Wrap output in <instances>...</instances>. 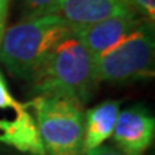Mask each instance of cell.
Wrapping results in <instances>:
<instances>
[{"label": "cell", "mask_w": 155, "mask_h": 155, "mask_svg": "<svg viewBox=\"0 0 155 155\" xmlns=\"http://www.w3.org/2000/svg\"><path fill=\"white\" fill-rule=\"evenodd\" d=\"M9 7H10V0H0V40L6 30V20L9 15Z\"/></svg>", "instance_id": "cell-14"}, {"label": "cell", "mask_w": 155, "mask_h": 155, "mask_svg": "<svg viewBox=\"0 0 155 155\" xmlns=\"http://www.w3.org/2000/svg\"><path fill=\"white\" fill-rule=\"evenodd\" d=\"M154 23L142 20L129 35L95 59L99 82L127 83L154 76Z\"/></svg>", "instance_id": "cell-4"}, {"label": "cell", "mask_w": 155, "mask_h": 155, "mask_svg": "<svg viewBox=\"0 0 155 155\" xmlns=\"http://www.w3.org/2000/svg\"><path fill=\"white\" fill-rule=\"evenodd\" d=\"M36 96L71 99L82 105L98 86L95 59L71 32L45 56L30 78Z\"/></svg>", "instance_id": "cell-1"}, {"label": "cell", "mask_w": 155, "mask_h": 155, "mask_svg": "<svg viewBox=\"0 0 155 155\" xmlns=\"http://www.w3.org/2000/svg\"><path fill=\"white\" fill-rule=\"evenodd\" d=\"M155 121L148 109L132 106L119 111L112 132L118 150L128 155H142L154 141Z\"/></svg>", "instance_id": "cell-5"}, {"label": "cell", "mask_w": 155, "mask_h": 155, "mask_svg": "<svg viewBox=\"0 0 155 155\" xmlns=\"http://www.w3.org/2000/svg\"><path fill=\"white\" fill-rule=\"evenodd\" d=\"M15 119H0V142L32 155H46L33 116L25 105L15 112Z\"/></svg>", "instance_id": "cell-8"}, {"label": "cell", "mask_w": 155, "mask_h": 155, "mask_svg": "<svg viewBox=\"0 0 155 155\" xmlns=\"http://www.w3.org/2000/svg\"><path fill=\"white\" fill-rule=\"evenodd\" d=\"M85 155H128L125 152H122L121 150L118 148H114V147H109V145H101L95 150L89 151Z\"/></svg>", "instance_id": "cell-13"}, {"label": "cell", "mask_w": 155, "mask_h": 155, "mask_svg": "<svg viewBox=\"0 0 155 155\" xmlns=\"http://www.w3.org/2000/svg\"><path fill=\"white\" fill-rule=\"evenodd\" d=\"M142 20L144 19L137 16L135 13H125L89 26L72 29V32L94 56V59H96L118 42H121Z\"/></svg>", "instance_id": "cell-6"}, {"label": "cell", "mask_w": 155, "mask_h": 155, "mask_svg": "<svg viewBox=\"0 0 155 155\" xmlns=\"http://www.w3.org/2000/svg\"><path fill=\"white\" fill-rule=\"evenodd\" d=\"M122 3L137 16L147 22L155 20V0H122Z\"/></svg>", "instance_id": "cell-10"}, {"label": "cell", "mask_w": 155, "mask_h": 155, "mask_svg": "<svg viewBox=\"0 0 155 155\" xmlns=\"http://www.w3.org/2000/svg\"><path fill=\"white\" fill-rule=\"evenodd\" d=\"M58 0H20L25 19L49 15Z\"/></svg>", "instance_id": "cell-11"}, {"label": "cell", "mask_w": 155, "mask_h": 155, "mask_svg": "<svg viewBox=\"0 0 155 155\" xmlns=\"http://www.w3.org/2000/svg\"><path fill=\"white\" fill-rule=\"evenodd\" d=\"M119 101H105L91 108L83 122V151H89L104 145L112 137L116 119L119 115Z\"/></svg>", "instance_id": "cell-9"}, {"label": "cell", "mask_w": 155, "mask_h": 155, "mask_svg": "<svg viewBox=\"0 0 155 155\" xmlns=\"http://www.w3.org/2000/svg\"><path fill=\"white\" fill-rule=\"evenodd\" d=\"M23 106H25V104H20L12 95L3 73L0 72V109H12V111L17 112L19 109H22Z\"/></svg>", "instance_id": "cell-12"}, {"label": "cell", "mask_w": 155, "mask_h": 155, "mask_svg": "<svg viewBox=\"0 0 155 155\" xmlns=\"http://www.w3.org/2000/svg\"><path fill=\"white\" fill-rule=\"evenodd\" d=\"M72 28L55 15L29 17L7 28L0 40V61L20 79L33 76L45 56Z\"/></svg>", "instance_id": "cell-2"}, {"label": "cell", "mask_w": 155, "mask_h": 155, "mask_svg": "<svg viewBox=\"0 0 155 155\" xmlns=\"http://www.w3.org/2000/svg\"><path fill=\"white\" fill-rule=\"evenodd\" d=\"M125 13L132 12L122 0H58L49 15L61 17L72 29H76Z\"/></svg>", "instance_id": "cell-7"}, {"label": "cell", "mask_w": 155, "mask_h": 155, "mask_svg": "<svg viewBox=\"0 0 155 155\" xmlns=\"http://www.w3.org/2000/svg\"><path fill=\"white\" fill-rule=\"evenodd\" d=\"M28 108L36 114V127L49 155H85V115L78 102L53 96H35Z\"/></svg>", "instance_id": "cell-3"}]
</instances>
